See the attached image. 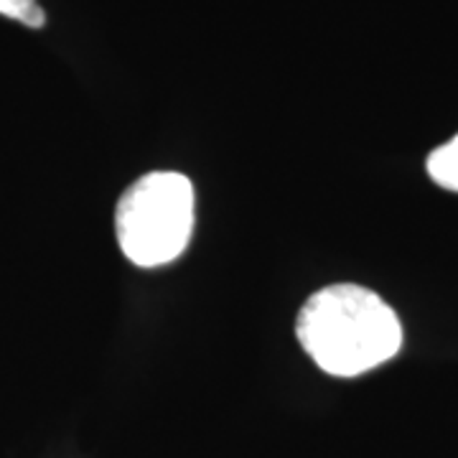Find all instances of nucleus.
Masks as SVG:
<instances>
[{"mask_svg":"<svg viewBox=\"0 0 458 458\" xmlns=\"http://www.w3.org/2000/svg\"><path fill=\"white\" fill-rule=\"evenodd\" d=\"M194 232V183L176 171L146 174L123 191L114 234L138 267H161L186 250Z\"/></svg>","mask_w":458,"mask_h":458,"instance_id":"obj_2","label":"nucleus"},{"mask_svg":"<svg viewBox=\"0 0 458 458\" xmlns=\"http://www.w3.org/2000/svg\"><path fill=\"white\" fill-rule=\"evenodd\" d=\"M295 336L303 352L334 377L364 375L393 360L403 346L397 313L357 283L316 291L298 313Z\"/></svg>","mask_w":458,"mask_h":458,"instance_id":"obj_1","label":"nucleus"},{"mask_svg":"<svg viewBox=\"0 0 458 458\" xmlns=\"http://www.w3.org/2000/svg\"><path fill=\"white\" fill-rule=\"evenodd\" d=\"M428 176L441 189L458 194V132L428 156Z\"/></svg>","mask_w":458,"mask_h":458,"instance_id":"obj_3","label":"nucleus"},{"mask_svg":"<svg viewBox=\"0 0 458 458\" xmlns=\"http://www.w3.org/2000/svg\"><path fill=\"white\" fill-rule=\"evenodd\" d=\"M0 16L13 18L29 29H41L47 23V13L38 0H0Z\"/></svg>","mask_w":458,"mask_h":458,"instance_id":"obj_4","label":"nucleus"}]
</instances>
